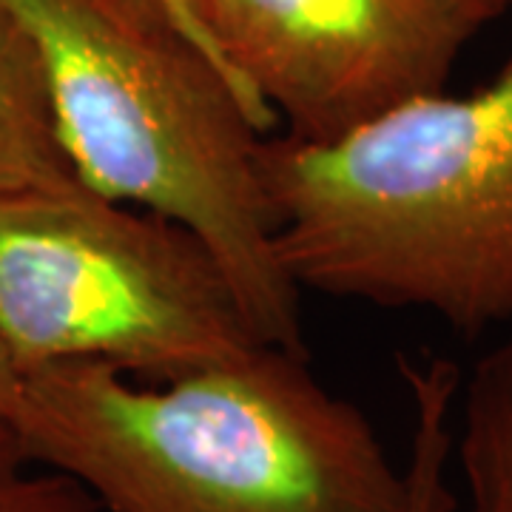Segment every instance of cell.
Here are the masks:
<instances>
[{
  "label": "cell",
  "instance_id": "6da1fadb",
  "mask_svg": "<svg viewBox=\"0 0 512 512\" xmlns=\"http://www.w3.org/2000/svg\"><path fill=\"white\" fill-rule=\"evenodd\" d=\"M9 427L106 512L407 510L404 467L365 410L274 345L163 382L40 367Z\"/></svg>",
  "mask_w": 512,
  "mask_h": 512
},
{
  "label": "cell",
  "instance_id": "7a4b0ae2",
  "mask_svg": "<svg viewBox=\"0 0 512 512\" xmlns=\"http://www.w3.org/2000/svg\"><path fill=\"white\" fill-rule=\"evenodd\" d=\"M276 254L299 291L512 322V55L490 83L384 111L330 143L262 137Z\"/></svg>",
  "mask_w": 512,
  "mask_h": 512
},
{
  "label": "cell",
  "instance_id": "3957f363",
  "mask_svg": "<svg viewBox=\"0 0 512 512\" xmlns=\"http://www.w3.org/2000/svg\"><path fill=\"white\" fill-rule=\"evenodd\" d=\"M35 43L77 180L180 222L214 251L265 345L305 353L276 254L262 131L163 0H0Z\"/></svg>",
  "mask_w": 512,
  "mask_h": 512
},
{
  "label": "cell",
  "instance_id": "277c9868",
  "mask_svg": "<svg viewBox=\"0 0 512 512\" xmlns=\"http://www.w3.org/2000/svg\"><path fill=\"white\" fill-rule=\"evenodd\" d=\"M0 342L23 376L103 365L143 382L265 345L194 231L86 185L0 200Z\"/></svg>",
  "mask_w": 512,
  "mask_h": 512
},
{
  "label": "cell",
  "instance_id": "5b68a950",
  "mask_svg": "<svg viewBox=\"0 0 512 512\" xmlns=\"http://www.w3.org/2000/svg\"><path fill=\"white\" fill-rule=\"evenodd\" d=\"M501 0H217L205 35L262 134L330 143L444 92Z\"/></svg>",
  "mask_w": 512,
  "mask_h": 512
},
{
  "label": "cell",
  "instance_id": "8992f818",
  "mask_svg": "<svg viewBox=\"0 0 512 512\" xmlns=\"http://www.w3.org/2000/svg\"><path fill=\"white\" fill-rule=\"evenodd\" d=\"M77 185L35 43L0 3V200Z\"/></svg>",
  "mask_w": 512,
  "mask_h": 512
},
{
  "label": "cell",
  "instance_id": "52a82bcc",
  "mask_svg": "<svg viewBox=\"0 0 512 512\" xmlns=\"http://www.w3.org/2000/svg\"><path fill=\"white\" fill-rule=\"evenodd\" d=\"M453 458L470 512H512V322L470 376H461Z\"/></svg>",
  "mask_w": 512,
  "mask_h": 512
},
{
  "label": "cell",
  "instance_id": "ba28073f",
  "mask_svg": "<svg viewBox=\"0 0 512 512\" xmlns=\"http://www.w3.org/2000/svg\"><path fill=\"white\" fill-rule=\"evenodd\" d=\"M399 376L413 413L410 456L404 464V512H456L458 498L447 473L453 461V421L461 370L456 362L441 356H399Z\"/></svg>",
  "mask_w": 512,
  "mask_h": 512
},
{
  "label": "cell",
  "instance_id": "9c48e42d",
  "mask_svg": "<svg viewBox=\"0 0 512 512\" xmlns=\"http://www.w3.org/2000/svg\"><path fill=\"white\" fill-rule=\"evenodd\" d=\"M0 512H106L83 484L26 453L0 424Z\"/></svg>",
  "mask_w": 512,
  "mask_h": 512
},
{
  "label": "cell",
  "instance_id": "30bf717a",
  "mask_svg": "<svg viewBox=\"0 0 512 512\" xmlns=\"http://www.w3.org/2000/svg\"><path fill=\"white\" fill-rule=\"evenodd\" d=\"M163 3L165 9H168V15H171L174 23L180 26V32H183L200 52H205V55L211 57L214 66L220 69V63H217V57H214V49H211V43H208V35H205V15L211 12V6H214L217 0H163ZM228 83H231V80H228Z\"/></svg>",
  "mask_w": 512,
  "mask_h": 512
},
{
  "label": "cell",
  "instance_id": "8fae6325",
  "mask_svg": "<svg viewBox=\"0 0 512 512\" xmlns=\"http://www.w3.org/2000/svg\"><path fill=\"white\" fill-rule=\"evenodd\" d=\"M20 384H23V373L12 362L9 350L3 348V342H0V424H6V427H9L15 404H18Z\"/></svg>",
  "mask_w": 512,
  "mask_h": 512
},
{
  "label": "cell",
  "instance_id": "7c38bea8",
  "mask_svg": "<svg viewBox=\"0 0 512 512\" xmlns=\"http://www.w3.org/2000/svg\"><path fill=\"white\" fill-rule=\"evenodd\" d=\"M504 3V9H512V0H501Z\"/></svg>",
  "mask_w": 512,
  "mask_h": 512
},
{
  "label": "cell",
  "instance_id": "4fadbf2b",
  "mask_svg": "<svg viewBox=\"0 0 512 512\" xmlns=\"http://www.w3.org/2000/svg\"><path fill=\"white\" fill-rule=\"evenodd\" d=\"M171 20H174V18H171Z\"/></svg>",
  "mask_w": 512,
  "mask_h": 512
}]
</instances>
